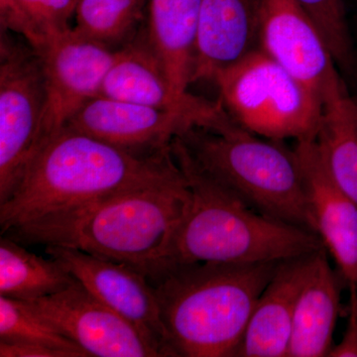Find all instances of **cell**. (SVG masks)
<instances>
[{
    "mask_svg": "<svg viewBox=\"0 0 357 357\" xmlns=\"http://www.w3.org/2000/svg\"><path fill=\"white\" fill-rule=\"evenodd\" d=\"M281 262L174 265L148 279L172 357H236L256 303Z\"/></svg>",
    "mask_w": 357,
    "mask_h": 357,
    "instance_id": "obj_3",
    "label": "cell"
},
{
    "mask_svg": "<svg viewBox=\"0 0 357 357\" xmlns=\"http://www.w3.org/2000/svg\"><path fill=\"white\" fill-rule=\"evenodd\" d=\"M183 180L171 147L133 153L63 128L45 141L10 198L0 204L1 234L109 195Z\"/></svg>",
    "mask_w": 357,
    "mask_h": 357,
    "instance_id": "obj_1",
    "label": "cell"
},
{
    "mask_svg": "<svg viewBox=\"0 0 357 357\" xmlns=\"http://www.w3.org/2000/svg\"><path fill=\"white\" fill-rule=\"evenodd\" d=\"M325 38L337 67L349 75L357 68L354 43L347 25L344 0H296Z\"/></svg>",
    "mask_w": 357,
    "mask_h": 357,
    "instance_id": "obj_24",
    "label": "cell"
},
{
    "mask_svg": "<svg viewBox=\"0 0 357 357\" xmlns=\"http://www.w3.org/2000/svg\"><path fill=\"white\" fill-rule=\"evenodd\" d=\"M352 100H354V105H356V109H357V96H352Z\"/></svg>",
    "mask_w": 357,
    "mask_h": 357,
    "instance_id": "obj_27",
    "label": "cell"
},
{
    "mask_svg": "<svg viewBox=\"0 0 357 357\" xmlns=\"http://www.w3.org/2000/svg\"><path fill=\"white\" fill-rule=\"evenodd\" d=\"M98 96L199 114L211 122L213 130H222L236 124L220 100L211 102L192 93L178 96L146 35L116 51Z\"/></svg>",
    "mask_w": 357,
    "mask_h": 357,
    "instance_id": "obj_13",
    "label": "cell"
},
{
    "mask_svg": "<svg viewBox=\"0 0 357 357\" xmlns=\"http://www.w3.org/2000/svg\"><path fill=\"white\" fill-rule=\"evenodd\" d=\"M34 51L41 61L46 88L45 143L86 103L100 96L116 51L75 28L54 35Z\"/></svg>",
    "mask_w": 357,
    "mask_h": 357,
    "instance_id": "obj_8",
    "label": "cell"
},
{
    "mask_svg": "<svg viewBox=\"0 0 357 357\" xmlns=\"http://www.w3.org/2000/svg\"><path fill=\"white\" fill-rule=\"evenodd\" d=\"M93 297L132 324L161 356H172L151 282L138 270L64 246H45Z\"/></svg>",
    "mask_w": 357,
    "mask_h": 357,
    "instance_id": "obj_10",
    "label": "cell"
},
{
    "mask_svg": "<svg viewBox=\"0 0 357 357\" xmlns=\"http://www.w3.org/2000/svg\"><path fill=\"white\" fill-rule=\"evenodd\" d=\"M317 234L347 288L357 289V204L335 182L316 140L297 141Z\"/></svg>",
    "mask_w": 357,
    "mask_h": 357,
    "instance_id": "obj_14",
    "label": "cell"
},
{
    "mask_svg": "<svg viewBox=\"0 0 357 357\" xmlns=\"http://www.w3.org/2000/svg\"><path fill=\"white\" fill-rule=\"evenodd\" d=\"M314 253L279 264L256 303L236 357H288L296 304Z\"/></svg>",
    "mask_w": 357,
    "mask_h": 357,
    "instance_id": "obj_16",
    "label": "cell"
},
{
    "mask_svg": "<svg viewBox=\"0 0 357 357\" xmlns=\"http://www.w3.org/2000/svg\"><path fill=\"white\" fill-rule=\"evenodd\" d=\"M76 279L55 258L42 257L10 237L0 239V296L40 299L70 288Z\"/></svg>",
    "mask_w": 357,
    "mask_h": 357,
    "instance_id": "obj_19",
    "label": "cell"
},
{
    "mask_svg": "<svg viewBox=\"0 0 357 357\" xmlns=\"http://www.w3.org/2000/svg\"><path fill=\"white\" fill-rule=\"evenodd\" d=\"M202 0H148L146 36L180 96L191 95Z\"/></svg>",
    "mask_w": 357,
    "mask_h": 357,
    "instance_id": "obj_18",
    "label": "cell"
},
{
    "mask_svg": "<svg viewBox=\"0 0 357 357\" xmlns=\"http://www.w3.org/2000/svg\"><path fill=\"white\" fill-rule=\"evenodd\" d=\"M344 285L331 266L326 249L316 251L296 304L288 357L328 356L335 345Z\"/></svg>",
    "mask_w": 357,
    "mask_h": 357,
    "instance_id": "obj_17",
    "label": "cell"
},
{
    "mask_svg": "<svg viewBox=\"0 0 357 357\" xmlns=\"http://www.w3.org/2000/svg\"><path fill=\"white\" fill-rule=\"evenodd\" d=\"M79 0H0L4 29L20 33L36 50L44 42L69 29Z\"/></svg>",
    "mask_w": 357,
    "mask_h": 357,
    "instance_id": "obj_21",
    "label": "cell"
},
{
    "mask_svg": "<svg viewBox=\"0 0 357 357\" xmlns=\"http://www.w3.org/2000/svg\"><path fill=\"white\" fill-rule=\"evenodd\" d=\"M0 340L49 345L72 352L76 357H89L27 302L4 296H0Z\"/></svg>",
    "mask_w": 357,
    "mask_h": 357,
    "instance_id": "obj_23",
    "label": "cell"
},
{
    "mask_svg": "<svg viewBox=\"0 0 357 357\" xmlns=\"http://www.w3.org/2000/svg\"><path fill=\"white\" fill-rule=\"evenodd\" d=\"M261 0H202L192 83L213 77L259 49Z\"/></svg>",
    "mask_w": 357,
    "mask_h": 357,
    "instance_id": "obj_15",
    "label": "cell"
},
{
    "mask_svg": "<svg viewBox=\"0 0 357 357\" xmlns=\"http://www.w3.org/2000/svg\"><path fill=\"white\" fill-rule=\"evenodd\" d=\"M349 319L342 342L333 345L330 357H357V289L349 288Z\"/></svg>",
    "mask_w": 357,
    "mask_h": 357,
    "instance_id": "obj_25",
    "label": "cell"
},
{
    "mask_svg": "<svg viewBox=\"0 0 357 357\" xmlns=\"http://www.w3.org/2000/svg\"><path fill=\"white\" fill-rule=\"evenodd\" d=\"M0 204L15 191L44 143L46 88L36 52L2 32L0 47Z\"/></svg>",
    "mask_w": 357,
    "mask_h": 357,
    "instance_id": "obj_7",
    "label": "cell"
},
{
    "mask_svg": "<svg viewBox=\"0 0 357 357\" xmlns=\"http://www.w3.org/2000/svg\"><path fill=\"white\" fill-rule=\"evenodd\" d=\"M259 49L323 102L347 93L318 26L296 0H261Z\"/></svg>",
    "mask_w": 357,
    "mask_h": 357,
    "instance_id": "obj_9",
    "label": "cell"
},
{
    "mask_svg": "<svg viewBox=\"0 0 357 357\" xmlns=\"http://www.w3.org/2000/svg\"><path fill=\"white\" fill-rule=\"evenodd\" d=\"M27 303L89 357H161L132 324L93 297L79 282Z\"/></svg>",
    "mask_w": 357,
    "mask_h": 357,
    "instance_id": "obj_11",
    "label": "cell"
},
{
    "mask_svg": "<svg viewBox=\"0 0 357 357\" xmlns=\"http://www.w3.org/2000/svg\"><path fill=\"white\" fill-rule=\"evenodd\" d=\"M0 357H76L72 352L38 344L0 340Z\"/></svg>",
    "mask_w": 357,
    "mask_h": 357,
    "instance_id": "obj_26",
    "label": "cell"
},
{
    "mask_svg": "<svg viewBox=\"0 0 357 357\" xmlns=\"http://www.w3.org/2000/svg\"><path fill=\"white\" fill-rule=\"evenodd\" d=\"M316 142L328 173L357 204V109L349 93L323 103Z\"/></svg>",
    "mask_w": 357,
    "mask_h": 357,
    "instance_id": "obj_20",
    "label": "cell"
},
{
    "mask_svg": "<svg viewBox=\"0 0 357 357\" xmlns=\"http://www.w3.org/2000/svg\"><path fill=\"white\" fill-rule=\"evenodd\" d=\"M185 180L109 195L8 230L22 244L64 246L153 276L189 208Z\"/></svg>",
    "mask_w": 357,
    "mask_h": 357,
    "instance_id": "obj_2",
    "label": "cell"
},
{
    "mask_svg": "<svg viewBox=\"0 0 357 357\" xmlns=\"http://www.w3.org/2000/svg\"><path fill=\"white\" fill-rule=\"evenodd\" d=\"M171 151L191 199L160 270L196 263L280 262L325 248L318 234L246 206L199 168L178 137Z\"/></svg>",
    "mask_w": 357,
    "mask_h": 357,
    "instance_id": "obj_4",
    "label": "cell"
},
{
    "mask_svg": "<svg viewBox=\"0 0 357 357\" xmlns=\"http://www.w3.org/2000/svg\"><path fill=\"white\" fill-rule=\"evenodd\" d=\"M65 128L74 129L133 153H159L192 128L213 129L208 119L181 110L157 109L96 96Z\"/></svg>",
    "mask_w": 357,
    "mask_h": 357,
    "instance_id": "obj_12",
    "label": "cell"
},
{
    "mask_svg": "<svg viewBox=\"0 0 357 357\" xmlns=\"http://www.w3.org/2000/svg\"><path fill=\"white\" fill-rule=\"evenodd\" d=\"M211 82L230 119L249 132L271 140H316L321 98L260 49Z\"/></svg>",
    "mask_w": 357,
    "mask_h": 357,
    "instance_id": "obj_6",
    "label": "cell"
},
{
    "mask_svg": "<svg viewBox=\"0 0 357 357\" xmlns=\"http://www.w3.org/2000/svg\"><path fill=\"white\" fill-rule=\"evenodd\" d=\"M199 168L264 217L317 234L295 148L241 126L192 128L178 136Z\"/></svg>",
    "mask_w": 357,
    "mask_h": 357,
    "instance_id": "obj_5",
    "label": "cell"
},
{
    "mask_svg": "<svg viewBox=\"0 0 357 357\" xmlns=\"http://www.w3.org/2000/svg\"><path fill=\"white\" fill-rule=\"evenodd\" d=\"M146 0H79L75 29L110 45L126 38L142 16Z\"/></svg>",
    "mask_w": 357,
    "mask_h": 357,
    "instance_id": "obj_22",
    "label": "cell"
}]
</instances>
